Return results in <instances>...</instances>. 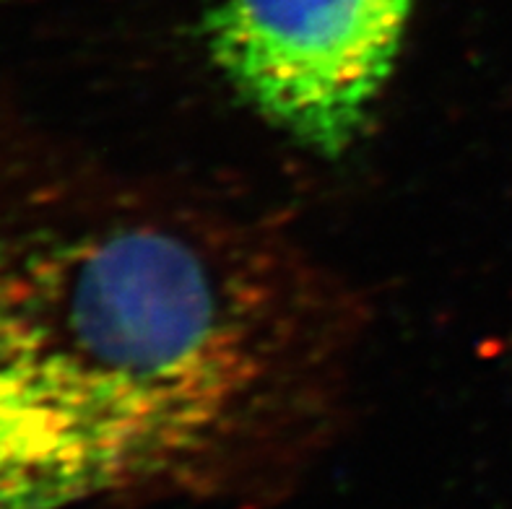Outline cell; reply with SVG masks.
Returning <instances> with one entry per match:
<instances>
[{
	"label": "cell",
	"mask_w": 512,
	"mask_h": 509,
	"mask_svg": "<svg viewBox=\"0 0 512 509\" xmlns=\"http://www.w3.org/2000/svg\"><path fill=\"white\" fill-rule=\"evenodd\" d=\"M328 289L242 226L123 213L0 255V509L175 476L336 374Z\"/></svg>",
	"instance_id": "cell-1"
},
{
	"label": "cell",
	"mask_w": 512,
	"mask_h": 509,
	"mask_svg": "<svg viewBox=\"0 0 512 509\" xmlns=\"http://www.w3.org/2000/svg\"><path fill=\"white\" fill-rule=\"evenodd\" d=\"M416 0H203L219 73L268 125L320 156L362 136Z\"/></svg>",
	"instance_id": "cell-2"
}]
</instances>
